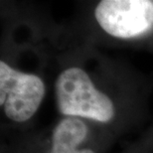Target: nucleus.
Wrapping results in <instances>:
<instances>
[{"label":"nucleus","mask_w":153,"mask_h":153,"mask_svg":"<svg viewBox=\"0 0 153 153\" xmlns=\"http://www.w3.org/2000/svg\"><path fill=\"white\" fill-rule=\"evenodd\" d=\"M47 82L41 70L31 71L17 66L5 56L0 58V115L2 133L31 129L47 94Z\"/></svg>","instance_id":"nucleus-4"},{"label":"nucleus","mask_w":153,"mask_h":153,"mask_svg":"<svg viewBox=\"0 0 153 153\" xmlns=\"http://www.w3.org/2000/svg\"><path fill=\"white\" fill-rule=\"evenodd\" d=\"M60 116L81 118L120 137L149 118L153 76L62 32L52 52Z\"/></svg>","instance_id":"nucleus-1"},{"label":"nucleus","mask_w":153,"mask_h":153,"mask_svg":"<svg viewBox=\"0 0 153 153\" xmlns=\"http://www.w3.org/2000/svg\"><path fill=\"white\" fill-rule=\"evenodd\" d=\"M67 34L94 47H129L153 51V0L85 2Z\"/></svg>","instance_id":"nucleus-2"},{"label":"nucleus","mask_w":153,"mask_h":153,"mask_svg":"<svg viewBox=\"0 0 153 153\" xmlns=\"http://www.w3.org/2000/svg\"><path fill=\"white\" fill-rule=\"evenodd\" d=\"M117 153H153V123L138 138L128 143Z\"/></svg>","instance_id":"nucleus-5"},{"label":"nucleus","mask_w":153,"mask_h":153,"mask_svg":"<svg viewBox=\"0 0 153 153\" xmlns=\"http://www.w3.org/2000/svg\"><path fill=\"white\" fill-rule=\"evenodd\" d=\"M9 136L1 153H108L118 140L103 128L71 116H60L43 129Z\"/></svg>","instance_id":"nucleus-3"}]
</instances>
